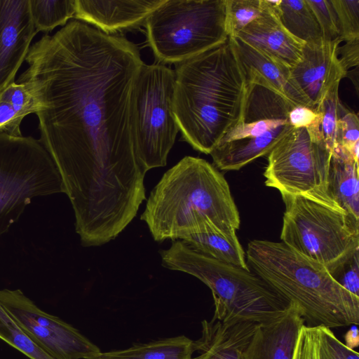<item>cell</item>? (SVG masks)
<instances>
[{"mask_svg":"<svg viewBox=\"0 0 359 359\" xmlns=\"http://www.w3.org/2000/svg\"><path fill=\"white\" fill-rule=\"evenodd\" d=\"M161 257L164 267L194 276L210 289L212 318L224 323L271 321L290 305L250 269L205 256L182 240H174Z\"/></svg>","mask_w":359,"mask_h":359,"instance_id":"obj_5","label":"cell"},{"mask_svg":"<svg viewBox=\"0 0 359 359\" xmlns=\"http://www.w3.org/2000/svg\"><path fill=\"white\" fill-rule=\"evenodd\" d=\"M262 13L261 0H226V28L234 36Z\"/></svg>","mask_w":359,"mask_h":359,"instance_id":"obj_29","label":"cell"},{"mask_svg":"<svg viewBox=\"0 0 359 359\" xmlns=\"http://www.w3.org/2000/svg\"><path fill=\"white\" fill-rule=\"evenodd\" d=\"M339 39L304 43L299 62L290 69L292 80L313 109L330 89L346 77L348 71L338 57Z\"/></svg>","mask_w":359,"mask_h":359,"instance_id":"obj_13","label":"cell"},{"mask_svg":"<svg viewBox=\"0 0 359 359\" xmlns=\"http://www.w3.org/2000/svg\"><path fill=\"white\" fill-rule=\"evenodd\" d=\"M140 219L156 241L182 240L210 221L227 233L241 219L224 175L205 159L185 156L165 172L151 191Z\"/></svg>","mask_w":359,"mask_h":359,"instance_id":"obj_3","label":"cell"},{"mask_svg":"<svg viewBox=\"0 0 359 359\" xmlns=\"http://www.w3.org/2000/svg\"><path fill=\"white\" fill-rule=\"evenodd\" d=\"M165 0H75V20L102 32L119 36L144 25L148 16Z\"/></svg>","mask_w":359,"mask_h":359,"instance_id":"obj_15","label":"cell"},{"mask_svg":"<svg viewBox=\"0 0 359 359\" xmlns=\"http://www.w3.org/2000/svg\"><path fill=\"white\" fill-rule=\"evenodd\" d=\"M261 4L262 15L234 36L291 69L299 62L304 43L286 30L278 13L267 7L263 0Z\"/></svg>","mask_w":359,"mask_h":359,"instance_id":"obj_18","label":"cell"},{"mask_svg":"<svg viewBox=\"0 0 359 359\" xmlns=\"http://www.w3.org/2000/svg\"><path fill=\"white\" fill-rule=\"evenodd\" d=\"M282 243L330 273L359 250V219L302 195L280 194Z\"/></svg>","mask_w":359,"mask_h":359,"instance_id":"obj_7","label":"cell"},{"mask_svg":"<svg viewBox=\"0 0 359 359\" xmlns=\"http://www.w3.org/2000/svg\"><path fill=\"white\" fill-rule=\"evenodd\" d=\"M337 17L339 39L359 38V0H331Z\"/></svg>","mask_w":359,"mask_h":359,"instance_id":"obj_30","label":"cell"},{"mask_svg":"<svg viewBox=\"0 0 359 359\" xmlns=\"http://www.w3.org/2000/svg\"><path fill=\"white\" fill-rule=\"evenodd\" d=\"M304 325L301 308L290 303L278 318L259 323L249 344L246 359H292L299 332Z\"/></svg>","mask_w":359,"mask_h":359,"instance_id":"obj_17","label":"cell"},{"mask_svg":"<svg viewBox=\"0 0 359 359\" xmlns=\"http://www.w3.org/2000/svg\"><path fill=\"white\" fill-rule=\"evenodd\" d=\"M338 57L344 69L358 67L359 64V38L346 41L338 47Z\"/></svg>","mask_w":359,"mask_h":359,"instance_id":"obj_36","label":"cell"},{"mask_svg":"<svg viewBox=\"0 0 359 359\" xmlns=\"http://www.w3.org/2000/svg\"><path fill=\"white\" fill-rule=\"evenodd\" d=\"M327 189L341 208L359 219L358 162L339 147L332 152Z\"/></svg>","mask_w":359,"mask_h":359,"instance_id":"obj_20","label":"cell"},{"mask_svg":"<svg viewBox=\"0 0 359 359\" xmlns=\"http://www.w3.org/2000/svg\"><path fill=\"white\" fill-rule=\"evenodd\" d=\"M194 341L181 335L136 344L123 350L100 352L90 359H194Z\"/></svg>","mask_w":359,"mask_h":359,"instance_id":"obj_23","label":"cell"},{"mask_svg":"<svg viewBox=\"0 0 359 359\" xmlns=\"http://www.w3.org/2000/svg\"><path fill=\"white\" fill-rule=\"evenodd\" d=\"M330 273L344 289L359 297V250Z\"/></svg>","mask_w":359,"mask_h":359,"instance_id":"obj_33","label":"cell"},{"mask_svg":"<svg viewBox=\"0 0 359 359\" xmlns=\"http://www.w3.org/2000/svg\"><path fill=\"white\" fill-rule=\"evenodd\" d=\"M173 111L184 141L210 154L240 121L247 81L229 36L175 64Z\"/></svg>","mask_w":359,"mask_h":359,"instance_id":"obj_2","label":"cell"},{"mask_svg":"<svg viewBox=\"0 0 359 359\" xmlns=\"http://www.w3.org/2000/svg\"><path fill=\"white\" fill-rule=\"evenodd\" d=\"M0 339L31 359H55L25 333L1 304Z\"/></svg>","mask_w":359,"mask_h":359,"instance_id":"obj_27","label":"cell"},{"mask_svg":"<svg viewBox=\"0 0 359 359\" xmlns=\"http://www.w3.org/2000/svg\"><path fill=\"white\" fill-rule=\"evenodd\" d=\"M306 1L317 19L323 39L326 41L339 39V24L331 0H306Z\"/></svg>","mask_w":359,"mask_h":359,"instance_id":"obj_32","label":"cell"},{"mask_svg":"<svg viewBox=\"0 0 359 359\" xmlns=\"http://www.w3.org/2000/svg\"><path fill=\"white\" fill-rule=\"evenodd\" d=\"M64 193L58 170L40 141L0 133V236L36 197Z\"/></svg>","mask_w":359,"mask_h":359,"instance_id":"obj_9","label":"cell"},{"mask_svg":"<svg viewBox=\"0 0 359 359\" xmlns=\"http://www.w3.org/2000/svg\"><path fill=\"white\" fill-rule=\"evenodd\" d=\"M292 359H359L358 353L343 344L330 328L304 325Z\"/></svg>","mask_w":359,"mask_h":359,"instance_id":"obj_22","label":"cell"},{"mask_svg":"<svg viewBox=\"0 0 359 359\" xmlns=\"http://www.w3.org/2000/svg\"><path fill=\"white\" fill-rule=\"evenodd\" d=\"M295 106L259 83L247 82L243 114L210 152L221 170H238L272 149L293 128L288 114Z\"/></svg>","mask_w":359,"mask_h":359,"instance_id":"obj_8","label":"cell"},{"mask_svg":"<svg viewBox=\"0 0 359 359\" xmlns=\"http://www.w3.org/2000/svg\"><path fill=\"white\" fill-rule=\"evenodd\" d=\"M339 83L326 93L315 108L320 114V130L326 148L331 152L337 147V122L346 107L339 97Z\"/></svg>","mask_w":359,"mask_h":359,"instance_id":"obj_26","label":"cell"},{"mask_svg":"<svg viewBox=\"0 0 359 359\" xmlns=\"http://www.w3.org/2000/svg\"><path fill=\"white\" fill-rule=\"evenodd\" d=\"M29 81L46 109L37 113L39 140L61 177L82 241L116 238L146 198V171L132 127L135 84L144 62L137 46L72 20L29 48Z\"/></svg>","mask_w":359,"mask_h":359,"instance_id":"obj_1","label":"cell"},{"mask_svg":"<svg viewBox=\"0 0 359 359\" xmlns=\"http://www.w3.org/2000/svg\"><path fill=\"white\" fill-rule=\"evenodd\" d=\"M0 100L10 103L24 118L46 109L37 90L29 81L11 83L0 93Z\"/></svg>","mask_w":359,"mask_h":359,"instance_id":"obj_28","label":"cell"},{"mask_svg":"<svg viewBox=\"0 0 359 359\" xmlns=\"http://www.w3.org/2000/svg\"><path fill=\"white\" fill-rule=\"evenodd\" d=\"M29 12L36 32L48 34L74 17L75 0H29Z\"/></svg>","mask_w":359,"mask_h":359,"instance_id":"obj_25","label":"cell"},{"mask_svg":"<svg viewBox=\"0 0 359 359\" xmlns=\"http://www.w3.org/2000/svg\"><path fill=\"white\" fill-rule=\"evenodd\" d=\"M0 304L25 333L55 359H90L101 352L76 328L41 310L20 290H0Z\"/></svg>","mask_w":359,"mask_h":359,"instance_id":"obj_12","label":"cell"},{"mask_svg":"<svg viewBox=\"0 0 359 359\" xmlns=\"http://www.w3.org/2000/svg\"><path fill=\"white\" fill-rule=\"evenodd\" d=\"M175 72L164 64H144L135 84L132 127L144 170L163 167L180 131L173 111Z\"/></svg>","mask_w":359,"mask_h":359,"instance_id":"obj_10","label":"cell"},{"mask_svg":"<svg viewBox=\"0 0 359 359\" xmlns=\"http://www.w3.org/2000/svg\"><path fill=\"white\" fill-rule=\"evenodd\" d=\"M278 16L286 30L302 42L312 43L323 39L317 19L306 0H282Z\"/></svg>","mask_w":359,"mask_h":359,"instance_id":"obj_24","label":"cell"},{"mask_svg":"<svg viewBox=\"0 0 359 359\" xmlns=\"http://www.w3.org/2000/svg\"><path fill=\"white\" fill-rule=\"evenodd\" d=\"M247 264L272 290L298 305L309 326L358 325L359 297L340 285L327 268L282 242L253 240Z\"/></svg>","mask_w":359,"mask_h":359,"instance_id":"obj_4","label":"cell"},{"mask_svg":"<svg viewBox=\"0 0 359 359\" xmlns=\"http://www.w3.org/2000/svg\"><path fill=\"white\" fill-rule=\"evenodd\" d=\"M36 34L29 0H0V93L15 81Z\"/></svg>","mask_w":359,"mask_h":359,"instance_id":"obj_14","label":"cell"},{"mask_svg":"<svg viewBox=\"0 0 359 359\" xmlns=\"http://www.w3.org/2000/svg\"><path fill=\"white\" fill-rule=\"evenodd\" d=\"M345 339L346 346L353 349V347L357 346L358 344V330L357 326H353L346 334Z\"/></svg>","mask_w":359,"mask_h":359,"instance_id":"obj_37","label":"cell"},{"mask_svg":"<svg viewBox=\"0 0 359 359\" xmlns=\"http://www.w3.org/2000/svg\"><path fill=\"white\" fill-rule=\"evenodd\" d=\"M331 155L324 144L311 138L306 128H292L267 155L265 184L280 194L302 195L341 208L327 189Z\"/></svg>","mask_w":359,"mask_h":359,"instance_id":"obj_11","label":"cell"},{"mask_svg":"<svg viewBox=\"0 0 359 359\" xmlns=\"http://www.w3.org/2000/svg\"><path fill=\"white\" fill-rule=\"evenodd\" d=\"M182 241L197 252L220 262L250 269L236 233H227L207 221Z\"/></svg>","mask_w":359,"mask_h":359,"instance_id":"obj_21","label":"cell"},{"mask_svg":"<svg viewBox=\"0 0 359 359\" xmlns=\"http://www.w3.org/2000/svg\"><path fill=\"white\" fill-rule=\"evenodd\" d=\"M144 26L158 62L177 64L228 39L226 0H165Z\"/></svg>","mask_w":359,"mask_h":359,"instance_id":"obj_6","label":"cell"},{"mask_svg":"<svg viewBox=\"0 0 359 359\" xmlns=\"http://www.w3.org/2000/svg\"><path fill=\"white\" fill-rule=\"evenodd\" d=\"M229 37L244 70L247 82L264 84L294 105L313 109L292 80L290 68L239 38Z\"/></svg>","mask_w":359,"mask_h":359,"instance_id":"obj_16","label":"cell"},{"mask_svg":"<svg viewBox=\"0 0 359 359\" xmlns=\"http://www.w3.org/2000/svg\"><path fill=\"white\" fill-rule=\"evenodd\" d=\"M337 147L347 151L358 162L359 118L357 114L346 108L338 119Z\"/></svg>","mask_w":359,"mask_h":359,"instance_id":"obj_31","label":"cell"},{"mask_svg":"<svg viewBox=\"0 0 359 359\" xmlns=\"http://www.w3.org/2000/svg\"><path fill=\"white\" fill-rule=\"evenodd\" d=\"M201 337L195 342L194 359H246L247 350L259 323H224L212 318L201 323Z\"/></svg>","mask_w":359,"mask_h":359,"instance_id":"obj_19","label":"cell"},{"mask_svg":"<svg viewBox=\"0 0 359 359\" xmlns=\"http://www.w3.org/2000/svg\"><path fill=\"white\" fill-rule=\"evenodd\" d=\"M24 117L8 102L0 100V133L21 136L20 125Z\"/></svg>","mask_w":359,"mask_h":359,"instance_id":"obj_35","label":"cell"},{"mask_svg":"<svg viewBox=\"0 0 359 359\" xmlns=\"http://www.w3.org/2000/svg\"><path fill=\"white\" fill-rule=\"evenodd\" d=\"M288 121L293 128L309 129L320 126V114L309 107L295 105L288 114Z\"/></svg>","mask_w":359,"mask_h":359,"instance_id":"obj_34","label":"cell"}]
</instances>
